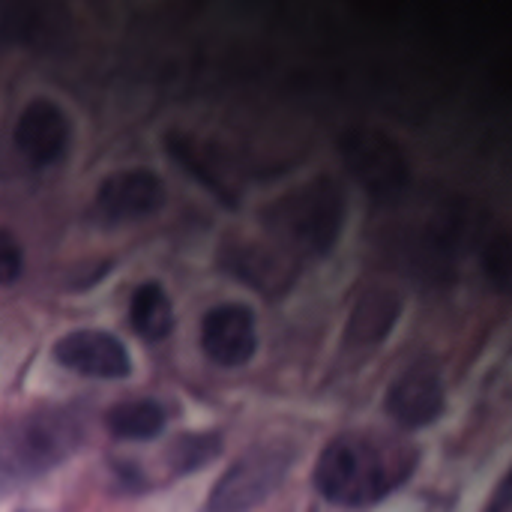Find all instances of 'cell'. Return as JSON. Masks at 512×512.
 <instances>
[{"mask_svg": "<svg viewBox=\"0 0 512 512\" xmlns=\"http://www.w3.org/2000/svg\"><path fill=\"white\" fill-rule=\"evenodd\" d=\"M417 453L381 435H339L315 465V489L339 507H372L411 480Z\"/></svg>", "mask_w": 512, "mask_h": 512, "instance_id": "cell-1", "label": "cell"}, {"mask_svg": "<svg viewBox=\"0 0 512 512\" xmlns=\"http://www.w3.org/2000/svg\"><path fill=\"white\" fill-rule=\"evenodd\" d=\"M345 210V189L330 174H321L273 198L261 210V225L282 252L318 261L336 249Z\"/></svg>", "mask_w": 512, "mask_h": 512, "instance_id": "cell-2", "label": "cell"}, {"mask_svg": "<svg viewBox=\"0 0 512 512\" xmlns=\"http://www.w3.org/2000/svg\"><path fill=\"white\" fill-rule=\"evenodd\" d=\"M339 156L348 174L378 201H396L411 186L405 147L378 126H348L339 135Z\"/></svg>", "mask_w": 512, "mask_h": 512, "instance_id": "cell-3", "label": "cell"}, {"mask_svg": "<svg viewBox=\"0 0 512 512\" xmlns=\"http://www.w3.org/2000/svg\"><path fill=\"white\" fill-rule=\"evenodd\" d=\"M294 447L288 441H270L246 450L213 486L210 510H246L270 498L294 465Z\"/></svg>", "mask_w": 512, "mask_h": 512, "instance_id": "cell-4", "label": "cell"}, {"mask_svg": "<svg viewBox=\"0 0 512 512\" xmlns=\"http://www.w3.org/2000/svg\"><path fill=\"white\" fill-rule=\"evenodd\" d=\"M78 441L75 420L63 411H36L6 432L3 465L9 477H36L54 468Z\"/></svg>", "mask_w": 512, "mask_h": 512, "instance_id": "cell-5", "label": "cell"}, {"mask_svg": "<svg viewBox=\"0 0 512 512\" xmlns=\"http://www.w3.org/2000/svg\"><path fill=\"white\" fill-rule=\"evenodd\" d=\"M165 183L159 174L147 168H129L108 174L93 198L96 216L108 225H126V222H141L150 219L165 207Z\"/></svg>", "mask_w": 512, "mask_h": 512, "instance_id": "cell-6", "label": "cell"}, {"mask_svg": "<svg viewBox=\"0 0 512 512\" xmlns=\"http://www.w3.org/2000/svg\"><path fill=\"white\" fill-rule=\"evenodd\" d=\"M69 138L72 123L51 99H30L12 126V144L30 168H51L60 162L69 150Z\"/></svg>", "mask_w": 512, "mask_h": 512, "instance_id": "cell-7", "label": "cell"}, {"mask_svg": "<svg viewBox=\"0 0 512 512\" xmlns=\"http://www.w3.org/2000/svg\"><path fill=\"white\" fill-rule=\"evenodd\" d=\"M201 348L222 369L246 366L258 351L255 315L240 303L213 306L201 321Z\"/></svg>", "mask_w": 512, "mask_h": 512, "instance_id": "cell-8", "label": "cell"}, {"mask_svg": "<svg viewBox=\"0 0 512 512\" xmlns=\"http://www.w3.org/2000/svg\"><path fill=\"white\" fill-rule=\"evenodd\" d=\"M54 360L84 378L117 381L132 372V360L123 342L102 330H75L57 339Z\"/></svg>", "mask_w": 512, "mask_h": 512, "instance_id": "cell-9", "label": "cell"}, {"mask_svg": "<svg viewBox=\"0 0 512 512\" xmlns=\"http://www.w3.org/2000/svg\"><path fill=\"white\" fill-rule=\"evenodd\" d=\"M384 408L402 429H423L435 423L444 414V384L438 369L429 363L405 369L393 381Z\"/></svg>", "mask_w": 512, "mask_h": 512, "instance_id": "cell-10", "label": "cell"}, {"mask_svg": "<svg viewBox=\"0 0 512 512\" xmlns=\"http://www.w3.org/2000/svg\"><path fill=\"white\" fill-rule=\"evenodd\" d=\"M291 252L279 255L276 249L270 246H258V243H249V240H240V243H225L222 246V255H219V267L240 279L243 285L261 291V294H282L285 288H291L294 276H297V264L288 258Z\"/></svg>", "mask_w": 512, "mask_h": 512, "instance_id": "cell-11", "label": "cell"}, {"mask_svg": "<svg viewBox=\"0 0 512 512\" xmlns=\"http://www.w3.org/2000/svg\"><path fill=\"white\" fill-rule=\"evenodd\" d=\"M465 243H468V219L462 216V210H447L423 231L417 246V267L432 282L438 276L450 279Z\"/></svg>", "mask_w": 512, "mask_h": 512, "instance_id": "cell-12", "label": "cell"}, {"mask_svg": "<svg viewBox=\"0 0 512 512\" xmlns=\"http://www.w3.org/2000/svg\"><path fill=\"white\" fill-rule=\"evenodd\" d=\"M402 312V303L396 294L390 291H366L354 309H351V318H348V327H345V345L348 348H375L381 345L390 330L396 327V318Z\"/></svg>", "mask_w": 512, "mask_h": 512, "instance_id": "cell-13", "label": "cell"}, {"mask_svg": "<svg viewBox=\"0 0 512 512\" xmlns=\"http://www.w3.org/2000/svg\"><path fill=\"white\" fill-rule=\"evenodd\" d=\"M129 321H132L135 333L147 342H162L171 336L174 309H171V297L165 294V288L159 282H144L132 291Z\"/></svg>", "mask_w": 512, "mask_h": 512, "instance_id": "cell-14", "label": "cell"}, {"mask_svg": "<svg viewBox=\"0 0 512 512\" xmlns=\"http://www.w3.org/2000/svg\"><path fill=\"white\" fill-rule=\"evenodd\" d=\"M111 435L123 441H150L165 429V411L153 399H129L105 414Z\"/></svg>", "mask_w": 512, "mask_h": 512, "instance_id": "cell-15", "label": "cell"}, {"mask_svg": "<svg viewBox=\"0 0 512 512\" xmlns=\"http://www.w3.org/2000/svg\"><path fill=\"white\" fill-rule=\"evenodd\" d=\"M480 267L498 294L512 297V231H492L480 243Z\"/></svg>", "mask_w": 512, "mask_h": 512, "instance_id": "cell-16", "label": "cell"}, {"mask_svg": "<svg viewBox=\"0 0 512 512\" xmlns=\"http://www.w3.org/2000/svg\"><path fill=\"white\" fill-rule=\"evenodd\" d=\"M222 450L219 435H180L174 444V465L177 471H192V468H204L210 459H216Z\"/></svg>", "mask_w": 512, "mask_h": 512, "instance_id": "cell-17", "label": "cell"}, {"mask_svg": "<svg viewBox=\"0 0 512 512\" xmlns=\"http://www.w3.org/2000/svg\"><path fill=\"white\" fill-rule=\"evenodd\" d=\"M24 270V252L15 240V234L9 228H3L0 234V279L3 285H12Z\"/></svg>", "mask_w": 512, "mask_h": 512, "instance_id": "cell-18", "label": "cell"}, {"mask_svg": "<svg viewBox=\"0 0 512 512\" xmlns=\"http://www.w3.org/2000/svg\"><path fill=\"white\" fill-rule=\"evenodd\" d=\"M489 507H492V510L512 512V468L507 471V477H504V480L498 483L495 495L489 498Z\"/></svg>", "mask_w": 512, "mask_h": 512, "instance_id": "cell-19", "label": "cell"}]
</instances>
